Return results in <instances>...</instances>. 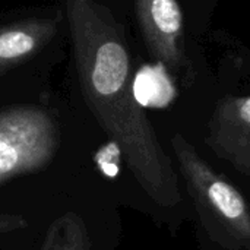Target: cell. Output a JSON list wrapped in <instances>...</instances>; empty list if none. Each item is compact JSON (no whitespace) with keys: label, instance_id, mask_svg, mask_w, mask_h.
I'll list each match as a JSON object with an SVG mask.
<instances>
[{"label":"cell","instance_id":"6da1fadb","mask_svg":"<svg viewBox=\"0 0 250 250\" xmlns=\"http://www.w3.org/2000/svg\"><path fill=\"white\" fill-rule=\"evenodd\" d=\"M69 15L94 45L89 72L81 69L85 95L113 141L127 157L129 166L160 207L182 201L177 176L170 158L132 91L130 62L122 37L107 10L78 1L69 4Z\"/></svg>","mask_w":250,"mask_h":250},{"label":"cell","instance_id":"7a4b0ae2","mask_svg":"<svg viewBox=\"0 0 250 250\" xmlns=\"http://www.w3.org/2000/svg\"><path fill=\"white\" fill-rule=\"evenodd\" d=\"M171 144L188 190L207 229L230 248H250V205L246 199L214 171L182 135H176Z\"/></svg>","mask_w":250,"mask_h":250},{"label":"cell","instance_id":"3957f363","mask_svg":"<svg viewBox=\"0 0 250 250\" xmlns=\"http://www.w3.org/2000/svg\"><path fill=\"white\" fill-rule=\"evenodd\" d=\"M57 144L51 119L35 108L0 113V182L44 166Z\"/></svg>","mask_w":250,"mask_h":250},{"label":"cell","instance_id":"277c9868","mask_svg":"<svg viewBox=\"0 0 250 250\" xmlns=\"http://www.w3.org/2000/svg\"><path fill=\"white\" fill-rule=\"evenodd\" d=\"M139 25L154 59L182 72L186 66L183 10L174 0H142L136 3Z\"/></svg>","mask_w":250,"mask_h":250},{"label":"cell","instance_id":"5b68a950","mask_svg":"<svg viewBox=\"0 0 250 250\" xmlns=\"http://www.w3.org/2000/svg\"><path fill=\"white\" fill-rule=\"evenodd\" d=\"M208 127L205 144L212 152L250 176V95L220 100Z\"/></svg>","mask_w":250,"mask_h":250},{"label":"cell","instance_id":"8992f818","mask_svg":"<svg viewBox=\"0 0 250 250\" xmlns=\"http://www.w3.org/2000/svg\"><path fill=\"white\" fill-rule=\"evenodd\" d=\"M132 91L141 107H167L176 97L174 85L166 66H144L132 82Z\"/></svg>","mask_w":250,"mask_h":250},{"label":"cell","instance_id":"52a82bcc","mask_svg":"<svg viewBox=\"0 0 250 250\" xmlns=\"http://www.w3.org/2000/svg\"><path fill=\"white\" fill-rule=\"evenodd\" d=\"M45 31H38L35 25L25 23L7 28L0 32V66L13 60L22 59L32 53L38 45L40 35Z\"/></svg>","mask_w":250,"mask_h":250},{"label":"cell","instance_id":"ba28073f","mask_svg":"<svg viewBox=\"0 0 250 250\" xmlns=\"http://www.w3.org/2000/svg\"><path fill=\"white\" fill-rule=\"evenodd\" d=\"M120 155H122V148L119 146V144L111 141L95 154L94 160L100 167V170L107 177L113 179L120 171Z\"/></svg>","mask_w":250,"mask_h":250}]
</instances>
